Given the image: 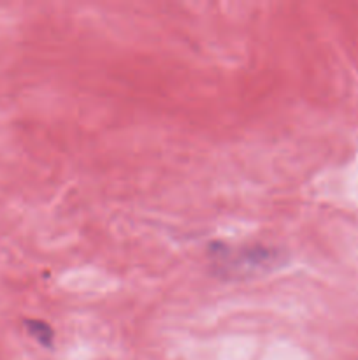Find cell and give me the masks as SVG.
I'll use <instances>...</instances> for the list:
<instances>
[{"label":"cell","instance_id":"cell-1","mask_svg":"<svg viewBox=\"0 0 358 360\" xmlns=\"http://www.w3.org/2000/svg\"><path fill=\"white\" fill-rule=\"evenodd\" d=\"M218 257L225 259L227 266H235L234 269H262L267 262L274 257V253H270L265 248H244L237 250V252H227L225 246H220V253H216Z\"/></svg>","mask_w":358,"mask_h":360},{"label":"cell","instance_id":"cell-2","mask_svg":"<svg viewBox=\"0 0 358 360\" xmlns=\"http://www.w3.org/2000/svg\"><path fill=\"white\" fill-rule=\"evenodd\" d=\"M25 327H27L28 334H30L32 338H35L42 347H51L55 333H53V329L48 323L42 322V320H27V322H25Z\"/></svg>","mask_w":358,"mask_h":360}]
</instances>
